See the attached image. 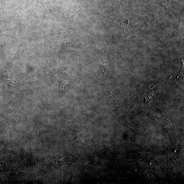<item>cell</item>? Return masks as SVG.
<instances>
[{
	"label": "cell",
	"mask_w": 184,
	"mask_h": 184,
	"mask_svg": "<svg viewBox=\"0 0 184 184\" xmlns=\"http://www.w3.org/2000/svg\"><path fill=\"white\" fill-rule=\"evenodd\" d=\"M74 138L78 142L83 140L85 137L84 132L82 130H76L74 133Z\"/></svg>",
	"instance_id": "1"
}]
</instances>
